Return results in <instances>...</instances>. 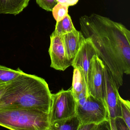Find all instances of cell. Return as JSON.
<instances>
[{
    "label": "cell",
    "mask_w": 130,
    "mask_h": 130,
    "mask_svg": "<svg viewBox=\"0 0 130 130\" xmlns=\"http://www.w3.org/2000/svg\"><path fill=\"white\" fill-rule=\"evenodd\" d=\"M51 95L44 79L24 73L9 83L0 99V109H35L48 113Z\"/></svg>",
    "instance_id": "1"
},
{
    "label": "cell",
    "mask_w": 130,
    "mask_h": 130,
    "mask_svg": "<svg viewBox=\"0 0 130 130\" xmlns=\"http://www.w3.org/2000/svg\"><path fill=\"white\" fill-rule=\"evenodd\" d=\"M0 125L11 130H49L48 113L35 109H0Z\"/></svg>",
    "instance_id": "2"
},
{
    "label": "cell",
    "mask_w": 130,
    "mask_h": 130,
    "mask_svg": "<svg viewBox=\"0 0 130 130\" xmlns=\"http://www.w3.org/2000/svg\"><path fill=\"white\" fill-rule=\"evenodd\" d=\"M77 102L71 89L61 90L51 95L48 112L50 124L58 120L67 118L76 114Z\"/></svg>",
    "instance_id": "3"
},
{
    "label": "cell",
    "mask_w": 130,
    "mask_h": 130,
    "mask_svg": "<svg viewBox=\"0 0 130 130\" xmlns=\"http://www.w3.org/2000/svg\"><path fill=\"white\" fill-rule=\"evenodd\" d=\"M76 115L80 124L100 123L108 120V111L105 102L89 95L81 105H77Z\"/></svg>",
    "instance_id": "4"
},
{
    "label": "cell",
    "mask_w": 130,
    "mask_h": 130,
    "mask_svg": "<svg viewBox=\"0 0 130 130\" xmlns=\"http://www.w3.org/2000/svg\"><path fill=\"white\" fill-rule=\"evenodd\" d=\"M103 98L109 119L121 117L118 89L108 68L105 65L103 84Z\"/></svg>",
    "instance_id": "5"
},
{
    "label": "cell",
    "mask_w": 130,
    "mask_h": 130,
    "mask_svg": "<svg viewBox=\"0 0 130 130\" xmlns=\"http://www.w3.org/2000/svg\"><path fill=\"white\" fill-rule=\"evenodd\" d=\"M105 66V64L98 55L93 56L87 72L86 87L88 96L90 95L104 102L103 84Z\"/></svg>",
    "instance_id": "6"
},
{
    "label": "cell",
    "mask_w": 130,
    "mask_h": 130,
    "mask_svg": "<svg viewBox=\"0 0 130 130\" xmlns=\"http://www.w3.org/2000/svg\"><path fill=\"white\" fill-rule=\"evenodd\" d=\"M50 39L48 52L51 59V67L57 70L64 71L71 66L72 63L68 57L62 36L54 31L50 36Z\"/></svg>",
    "instance_id": "7"
},
{
    "label": "cell",
    "mask_w": 130,
    "mask_h": 130,
    "mask_svg": "<svg viewBox=\"0 0 130 130\" xmlns=\"http://www.w3.org/2000/svg\"><path fill=\"white\" fill-rule=\"evenodd\" d=\"M95 55H98V54L92 41L89 38H87L77 53L72 62L71 66H73L74 68L80 67L83 69L85 76L86 87L87 72L90 63L93 56Z\"/></svg>",
    "instance_id": "8"
},
{
    "label": "cell",
    "mask_w": 130,
    "mask_h": 130,
    "mask_svg": "<svg viewBox=\"0 0 130 130\" xmlns=\"http://www.w3.org/2000/svg\"><path fill=\"white\" fill-rule=\"evenodd\" d=\"M62 38L68 57L72 63L86 38L76 29L63 35Z\"/></svg>",
    "instance_id": "9"
},
{
    "label": "cell",
    "mask_w": 130,
    "mask_h": 130,
    "mask_svg": "<svg viewBox=\"0 0 130 130\" xmlns=\"http://www.w3.org/2000/svg\"><path fill=\"white\" fill-rule=\"evenodd\" d=\"M30 0H0V14L16 15L22 12Z\"/></svg>",
    "instance_id": "10"
},
{
    "label": "cell",
    "mask_w": 130,
    "mask_h": 130,
    "mask_svg": "<svg viewBox=\"0 0 130 130\" xmlns=\"http://www.w3.org/2000/svg\"><path fill=\"white\" fill-rule=\"evenodd\" d=\"M80 120L76 114L67 118L54 122L50 124L49 130H78Z\"/></svg>",
    "instance_id": "11"
},
{
    "label": "cell",
    "mask_w": 130,
    "mask_h": 130,
    "mask_svg": "<svg viewBox=\"0 0 130 130\" xmlns=\"http://www.w3.org/2000/svg\"><path fill=\"white\" fill-rule=\"evenodd\" d=\"M85 89H87L83 71L80 67L75 68L74 70L71 89L76 102L79 95Z\"/></svg>",
    "instance_id": "12"
},
{
    "label": "cell",
    "mask_w": 130,
    "mask_h": 130,
    "mask_svg": "<svg viewBox=\"0 0 130 130\" xmlns=\"http://www.w3.org/2000/svg\"><path fill=\"white\" fill-rule=\"evenodd\" d=\"M24 73L20 68L14 70L0 65V83H9Z\"/></svg>",
    "instance_id": "13"
},
{
    "label": "cell",
    "mask_w": 130,
    "mask_h": 130,
    "mask_svg": "<svg viewBox=\"0 0 130 130\" xmlns=\"http://www.w3.org/2000/svg\"><path fill=\"white\" fill-rule=\"evenodd\" d=\"M75 29L71 18L68 14L63 20L57 22L54 31L59 35L63 36Z\"/></svg>",
    "instance_id": "14"
},
{
    "label": "cell",
    "mask_w": 130,
    "mask_h": 130,
    "mask_svg": "<svg viewBox=\"0 0 130 130\" xmlns=\"http://www.w3.org/2000/svg\"><path fill=\"white\" fill-rule=\"evenodd\" d=\"M121 117L130 128V102L128 100L123 99L120 95L119 96Z\"/></svg>",
    "instance_id": "15"
},
{
    "label": "cell",
    "mask_w": 130,
    "mask_h": 130,
    "mask_svg": "<svg viewBox=\"0 0 130 130\" xmlns=\"http://www.w3.org/2000/svg\"><path fill=\"white\" fill-rule=\"evenodd\" d=\"M69 7L58 3L53 8L52 11L53 17L57 22L63 20L68 14Z\"/></svg>",
    "instance_id": "16"
},
{
    "label": "cell",
    "mask_w": 130,
    "mask_h": 130,
    "mask_svg": "<svg viewBox=\"0 0 130 130\" xmlns=\"http://www.w3.org/2000/svg\"><path fill=\"white\" fill-rule=\"evenodd\" d=\"M40 7L47 11H52L53 8L58 3L57 0H36Z\"/></svg>",
    "instance_id": "17"
},
{
    "label": "cell",
    "mask_w": 130,
    "mask_h": 130,
    "mask_svg": "<svg viewBox=\"0 0 130 130\" xmlns=\"http://www.w3.org/2000/svg\"><path fill=\"white\" fill-rule=\"evenodd\" d=\"M116 130H130L121 117H118L114 119Z\"/></svg>",
    "instance_id": "18"
},
{
    "label": "cell",
    "mask_w": 130,
    "mask_h": 130,
    "mask_svg": "<svg viewBox=\"0 0 130 130\" xmlns=\"http://www.w3.org/2000/svg\"><path fill=\"white\" fill-rule=\"evenodd\" d=\"M98 124L95 123L80 124L78 130H98Z\"/></svg>",
    "instance_id": "19"
},
{
    "label": "cell",
    "mask_w": 130,
    "mask_h": 130,
    "mask_svg": "<svg viewBox=\"0 0 130 130\" xmlns=\"http://www.w3.org/2000/svg\"><path fill=\"white\" fill-rule=\"evenodd\" d=\"M58 3L69 7L76 5L79 0H57Z\"/></svg>",
    "instance_id": "20"
},
{
    "label": "cell",
    "mask_w": 130,
    "mask_h": 130,
    "mask_svg": "<svg viewBox=\"0 0 130 130\" xmlns=\"http://www.w3.org/2000/svg\"><path fill=\"white\" fill-rule=\"evenodd\" d=\"M10 82L6 83H0V99L2 98L3 95L6 92L8 84Z\"/></svg>",
    "instance_id": "21"
}]
</instances>
